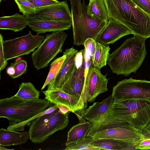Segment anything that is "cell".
Returning <instances> with one entry per match:
<instances>
[{"label": "cell", "instance_id": "6da1fadb", "mask_svg": "<svg viewBox=\"0 0 150 150\" xmlns=\"http://www.w3.org/2000/svg\"><path fill=\"white\" fill-rule=\"evenodd\" d=\"M110 18L127 28L132 34L150 37V15L132 0H105Z\"/></svg>", "mask_w": 150, "mask_h": 150}, {"label": "cell", "instance_id": "7a4b0ae2", "mask_svg": "<svg viewBox=\"0 0 150 150\" xmlns=\"http://www.w3.org/2000/svg\"><path fill=\"white\" fill-rule=\"evenodd\" d=\"M146 38L134 35L126 40L110 54L108 64L112 72L117 75L129 76L135 73L141 66L146 54Z\"/></svg>", "mask_w": 150, "mask_h": 150}, {"label": "cell", "instance_id": "3957f363", "mask_svg": "<svg viewBox=\"0 0 150 150\" xmlns=\"http://www.w3.org/2000/svg\"><path fill=\"white\" fill-rule=\"evenodd\" d=\"M109 116L127 122L142 132L150 120V99H114Z\"/></svg>", "mask_w": 150, "mask_h": 150}, {"label": "cell", "instance_id": "277c9868", "mask_svg": "<svg viewBox=\"0 0 150 150\" xmlns=\"http://www.w3.org/2000/svg\"><path fill=\"white\" fill-rule=\"evenodd\" d=\"M87 136H91L93 140L112 139L138 144L146 137L142 132L128 122L111 118L109 115L97 122L91 124Z\"/></svg>", "mask_w": 150, "mask_h": 150}, {"label": "cell", "instance_id": "5b68a950", "mask_svg": "<svg viewBox=\"0 0 150 150\" xmlns=\"http://www.w3.org/2000/svg\"><path fill=\"white\" fill-rule=\"evenodd\" d=\"M72 20L74 44L84 45L88 38L96 41L108 22L98 20L87 13L84 0H69Z\"/></svg>", "mask_w": 150, "mask_h": 150}, {"label": "cell", "instance_id": "8992f818", "mask_svg": "<svg viewBox=\"0 0 150 150\" xmlns=\"http://www.w3.org/2000/svg\"><path fill=\"white\" fill-rule=\"evenodd\" d=\"M50 103L45 99H27L14 96L1 99L0 117L14 123L22 122L46 110Z\"/></svg>", "mask_w": 150, "mask_h": 150}, {"label": "cell", "instance_id": "52a82bcc", "mask_svg": "<svg viewBox=\"0 0 150 150\" xmlns=\"http://www.w3.org/2000/svg\"><path fill=\"white\" fill-rule=\"evenodd\" d=\"M70 112L64 113L58 107L35 119L30 125V139L35 143H40L55 132L64 129L68 125Z\"/></svg>", "mask_w": 150, "mask_h": 150}, {"label": "cell", "instance_id": "ba28073f", "mask_svg": "<svg viewBox=\"0 0 150 150\" xmlns=\"http://www.w3.org/2000/svg\"><path fill=\"white\" fill-rule=\"evenodd\" d=\"M86 76L84 50H83L77 53L75 66L70 76L59 89L74 96L79 99L81 116L83 121L85 120L83 117L84 112L87 106L85 90Z\"/></svg>", "mask_w": 150, "mask_h": 150}, {"label": "cell", "instance_id": "9c48e42d", "mask_svg": "<svg viewBox=\"0 0 150 150\" xmlns=\"http://www.w3.org/2000/svg\"><path fill=\"white\" fill-rule=\"evenodd\" d=\"M67 36L64 31L46 35L42 43L31 55L33 64L37 70L47 66L58 53L62 52V46Z\"/></svg>", "mask_w": 150, "mask_h": 150}, {"label": "cell", "instance_id": "30bf717a", "mask_svg": "<svg viewBox=\"0 0 150 150\" xmlns=\"http://www.w3.org/2000/svg\"><path fill=\"white\" fill-rule=\"evenodd\" d=\"M45 38L38 34L34 35L30 31L27 35L4 40L3 45L5 58L8 60L28 55L39 47Z\"/></svg>", "mask_w": 150, "mask_h": 150}, {"label": "cell", "instance_id": "8fae6325", "mask_svg": "<svg viewBox=\"0 0 150 150\" xmlns=\"http://www.w3.org/2000/svg\"><path fill=\"white\" fill-rule=\"evenodd\" d=\"M114 99L135 98L150 99V81L131 78L118 81L113 88Z\"/></svg>", "mask_w": 150, "mask_h": 150}, {"label": "cell", "instance_id": "7c38bea8", "mask_svg": "<svg viewBox=\"0 0 150 150\" xmlns=\"http://www.w3.org/2000/svg\"><path fill=\"white\" fill-rule=\"evenodd\" d=\"M85 90L86 101L87 103L93 102L100 94L108 91V79L101 72L100 70L91 64L86 68Z\"/></svg>", "mask_w": 150, "mask_h": 150}, {"label": "cell", "instance_id": "4fadbf2b", "mask_svg": "<svg viewBox=\"0 0 150 150\" xmlns=\"http://www.w3.org/2000/svg\"><path fill=\"white\" fill-rule=\"evenodd\" d=\"M28 17L57 21L72 22L71 12L69 8L67 0L38 8L35 13Z\"/></svg>", "mask_w": 150, "mask_h": 150}, {"label": "cell", "instance_id": "5bb4252c", "mask_svg": "<svg viewBox=\"0 0 150 150\" xmlns=\"http://www.w3.org/2000/svg\"><path fill=\"white\" fill-rule=\"evenodd\" d=\"M78 51L73 47L65 50L63 53L66 58L57 75L47 84V90L60 88L69 78L75 67Z\"/></svg>", "mask_w": 150, "mask_h": 150}, {"label": "cell", "instance_id": "9a60e30c", "mask_svg": "<svg viewBox=\"0 0 150 150\" xmlns=\"http://www.w3.org/2000/svg\"><path fill=\"white\" fill-rule=\"evenodd\" d=\"M43 93L45 96V99L50 103L66 106L76 115L80 122H84L81 116L79 101L76 97L57 88L47 89Z\"/></svg>", "mask_w": 150, "mask_h": 150}, {"label": "cell", "instance_id": "2e32d148", "mask_svg": "<svg viewBox=\"0 0 150 150\" xmlns=\"http://www.w3.org/2000/svg\"><path fill=\"white\" fill-rule=\"evenodd\" d=\"M132 34L125 25L110 18L105 25L98 35L96 41L105 45L112 44L122 37Z\"/></svg>", "mask_w": 150, "mask_h": 150}, {"label": "cell", "instance_id": "e0dca14e", "mask_svg": "<svg viewBox=\"0 0 150 150\" xmlns=\"http://www.w3.org/2000/svg\"><path fill=\"white\" fill-rule=\"evenodd\" d=\"M26 17L28 21V25L38 34L67 30L69 29L72 25V22L57 21Z\"/></svg>", "mask_w": 150, "mask_h": 150}, {"label": "cell", "instance_id": "ac0fdd59", "mask_svg": "<svg viewBox=\"0 0 150 150\" xmlns=\"http://www.w3.org/2000/svg\"><path fill=\"white\" fill-rule=\"evenodd\" d=\"M114 98L112 95L101 102H95L86 109L83 118L91 123H96L109 114Z\"/></svg>", "mask_w": 150, "mask_h": 150}, {"label": "cell", "instance_id": "d6986e66", "mask_svg": "<svg viewBox=\"0 0 150 150\" xmlns=\"http://www.w3.org/2000/svg\"><path fill=\"white\" fill-rule=\"evenodd\" d=\"M30 135L28 131L19 132L2 128L0 129V145L10 146L25 143Z\"/></svg>", "mask_w": 150, "mask_h": 150}, {"label": "cell", "instance_id": "ffe728a7", "mask_svg": "<svg viewBox=\"0 0 150 150\" xmlns=\"http://www.w3.org/2000/svg\"><path fill=\"white\" fill-rule=\"evenodd\" d=\"M90 144L102 150H134L138 145L122 140L108 139L93 140Z\"/></svg>", "mask_w": 150, "mask_h": 150}, {"label": "cell", "instance_id": "44dd1931", "mask_svg": "<svg viewBox=\"0 0 150 150\" xmlns=\"http://www.w3.org/2000/svg\"><path fill=\"white\" fill-rule=\"evenodd\" d=\"M28 22L25 16L16 13L10 16L1 17L0 29L20 31L28 25Z\"/></svg>", "mask_w": 150, "mask_h": 150}, {"label": "cell", "instance_id": "7402d4cb", "mask_svg": "<svg viewBox=\"0 0 150 150\" xmlns=\"http://www.w3.org/2000/svg\"><path fill=\"white\" fill-rule=\"evenodd\" d=\"M87 13L98 20L108 22L110 19L105 0H89Z\"/></svg>", "mask_w": 150, "mask_h": 150}, {"label": "cell", "instance_id": "603a6c76", "mask_svg": "<svg viewBox=\"0 0 150 150\" xmlns=\"http://www.w3.org/2000/svg\"><path fill=\"white\" fill-rule=\"evenodd\" d=\"M91 126V124L89 121L80 122L73 126L68 132L66 145L85 139Z\"/></svg>", "mask_w": 150, "mask_h": 150}, {"label": "cell", "instance_id": "cb8c5ba5", "mask_svg": "<svg viewBox=\"0 0 150 150\" xmlns=\"http://www.w3.org/2000/svg\"><path fill=\"white\" fill-rule=\"evenodd\" d=\"M110 48L96 41V51L92 59V65L100 70L107 64L110 55Z\"/></svg>", "mask_w": 150, "mask_h": 150}, {"label": "cell", "instance_id": "d4e9b609", "mask_svg": "<svg viewBox=\"0 0 150 150\" xmlns=\"http://www.w3.org/2000/svg\"><path fill=\"white\" fill-rule=\"evenodd\" d=\"M40 93V92L31 83L23 82L20 85L18 91L14 96L24 99H38L39 98Z\"/></svg>", "mask_w": 150, "mask_h": 150}, {"label": "cell", "instance_id": "484cf974", "mask_svg": "<svg viewBox=\"0 0 150 150\" xmlns=\"http://www.w3.org/2000/svg\"><path fill=\"white\" fill-rule=\"evenodd\" d=\"M58 108V105H54L44 111L33 117L28 120L21 123H14L10 122L7 129L16 131H23L26 125H30L31 122L36 118L45 114L51 113Z\"/></svg>", "mask_w": 150, "mask_h": 150}, {"label": "cell", "instance_id": "4316f807", "mask_svg": "<svg viewBox=\"0 0 150 150\" xmlns=\"http://www.w3.org/2000/svg\"><path fill=\"white\" fill-rule=\"evenodd\" d=\"M93 140L92 138L87 136L84 139L66 145L65 150H102L99 148L92 146L90 143Z\"/></svg>", "mask_w": 150, "mask_h": 150}, {"label": "cell", "instance_id": "83f0119b", "mask_svg": "<svg viewBox=\"0 0 150 150\" xmlns=\"http://www.w3.org/2000/svg\"><path fill=\"white\" fill-rule=\"evenodd\" d=\"M66 55L63 53L62 56L56 58L51 63L49 71L45 83L41 89V90L44 88L57 75L66 59Z\"/></svg>", "mask_w": 150, "mask_h": 150}, {"label": "cell", "instance_id": "f1b7e54d", "mask_svg": "<svg viewBox=\"0 0 150 150\" xmlns=\"http://www.w3.org/2000/svg\"><path fill=\"white\" fill-rule=\"evenodd\" d=\"M19 11L25 16L28 17L34 14L38 8L29 0H14Z\"/></svg>", "mask_w": 150, "mask_h": 150}, {"label": "cell", "instance_id": "f546056e", "mask_svg": "<svg viewBox=\"0 0 150 150\" xmlns=\"http://www.w3.org/2000/svg\"><path fill=\"white\" fill-rule=\"evenodd\" d=\"M14 68L15 73L11 78L12 79L18 78L26 73L27 71V63L26 61L20 59L11 64Z\"/></svg>", "mask_w": 150, "mask_h": 150}, {"label": "cell", "instance_id": "4dcf8cb0", "mask_svg": "<svg viewBox=\"0 0 150 150\" xmlns=\"http://www.w3.org/2000/svg\"><path fill=\"white\" fill-rule=\"evenodd\" d=\"M96 41L91 38H88L86 40L84 44L85 49L89 52L92 60L96 51Z\"/></svg>", "mask_w": 150, "mask_h": 150}, {"label": "cell", "instance_id": "1f68e13d", "mask_svg": "<svg viewBox=\"0 0 150 150\" xmlns=\"http://www.w3.org/2000/svg\"><path fill=\"white\" fill-rule=\"evenodd\" d=\"M37 8L46 7L59 3L57 0H29Z\"/></svg>", "mask_w": 150, "mask_h": 150}, {"label": "cell", "instance_id": "d6a6232c", "mask_svg": "<svg viewBox=\"0 0 150 150\" xmlns=\"http://www.w3.org/2000/svg\"><path fill=\"white\" fill-rule=\"evenodd\" d=\"M3 37L1 33L0 34V71L4 69L7 65V61L4 57L3 42Z\"/></svg>", "mask_w": 150, "mask_h": 150}, {"label": "cell", "instance_id": "836d02e7", "mask_svg": "<svg viewBox=\"0 0 150 150\" xmlns=\"http://www.w3.org/2000/svg\"><path fill=\"white\" fill-rule=\"evenodd\" d=\"M139 8L150 15V0H132Z\"/></svg>", "mask_w": 150, "mask_h": 150}, {"label": "cell", "instance_id": "e575fe53", "mask_svg": "<svg viewBox=\"0 0 150 150\" xmlns=\"http://www.w3.org/2000/svg\"><path fill=\"white\" fill-rule=\"evenodd\" d=\"M136 149L150 150V137L142 140L136 146Z\"/></svg>", "mask_w": 150, "mask_h": 150}, {"label": "cell", "instance_id": "d590c367", "mask_svg": "<svg viewBox=\"0 0 150 150\" xmlns=\"http://www.w3.org/2000/svg\"><path fill=\"white\" fill-rule=\"evenodd\" d=\"M142 132L146 137H150V120Z\"/></svg>", "mask_w": 150, "mask_h": 150}, {"label": "cell", "instance_id": "8d00e7d4", "mask_svg": "<svg viewBox=\"0 0 150 150\" xmlns=\"http://www.w3.org/2000/svg\"><path fill=\"white\" fill-rule=\"evenodd\" d=\"M7 74L10 76H13L15 73V70L14 67L11 65L7 67L6 70Z\"/></svg>", "mask_w": 150, "mask_h": 150}, {"label": "cell", "instance_id": "74e56055", "mask_svg": "<svg viewBox=\"0 0 150 150\" xmlns=\"http://www.w3.org/2000/svg\"><path fill=\"white\" fill-rule=\"evenodd\" d=\"M0 150H14V149H8L7 148H5L4 147H3V146H0Z\"/></svg>", "mask_w": 150, "mask_h": 150}, {"label": "cell", "instance_id": "f35d334b", "mask_svg": "<svg viewBox=\"0 0 150 150\" xmlns=\"http://www.w3.org/2000/svg\"><path fill=\"white\" fill-rule=\"evenodd\" d=\"M1 0H0V3H1Z\"/></svg>", "mask_w": 150, "mask_h": 150}]
</instances>
